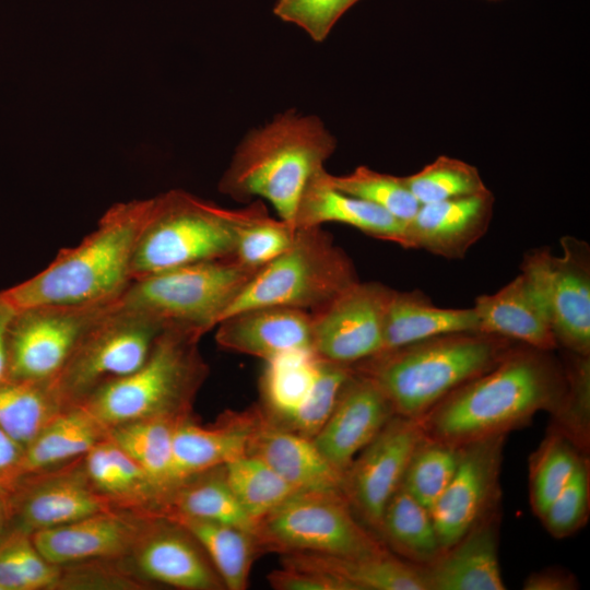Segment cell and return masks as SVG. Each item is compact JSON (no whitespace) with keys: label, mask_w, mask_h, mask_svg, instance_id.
<instances>
[{"label":"cell","mask_w":590,"mask_h":590,"mask_svg":"<svg viewBox=\"0 0 590 590\" xmlns=\"http://www.w3.org/2000/svg\"><path fill=\"white\" fill-rule=\"evenodd\" d=\"M562 256L546 248L524 255L521 272L541 294L557 344L590 354V248L573 236L560 238Z\"/></svg>","instance_id":"obj_13"},{"label":"cell","mask_w":590,"mask_h":590,"mask_svg":"<svg viewBox=\"0 0 590 590\" xmlns=\"http://www.w3.org/2000/svg\"><path fill=\"white\" fill-rule=\"evenodd\" d=\"M156 515L135 509L98 512L31 534L39 553L63 566L93 559L126 558Z\"/></svg>","instance_id":"obj_18"},{"label":"cell","mask_w":590,"mask_h":590,"mask_svg":"<svg viewBox=\"0 0 590 590\" xmlns=\"http://www.w3.org/2000/svg\"><path fill=\"white\" fill-rule=\"evenodd\" d=\"M569 586L568 577L553 571L533 575L524 582L526 589L533 590L567 589Z\"/></svg>","instance_id":"obj_48"},{"label":"cell","mask_w":590,"mask_h":590,"mask_svg":"<svg viewBox=\"0 0 590 590\" xmlns=\"http://www.w3.org/2000/svg\"><path fill=\"white\" fill-rule=\"evenodd\" d=\"M295 231L267 212L241 231L232 256L241 266L259 271L290 248Z\"/></svg>","instance_id":"obj_40"},{"label":"cell","mask_w":590,"mask_h":590,"mask_svg":"<svg viewBox=\"0 0 590 590\" xmlns=\"http://www.w3.org/2000/svg\"><path fill=\"white\" fill-rule=\"evenodd\" d=\"M201 337L189 328L166 327L138 369L105 384L79 404L107 429L134 421L190 417L209 375L199 351Z\"/></svg>","instance_id":"obj_5"},{"label":"cell","mask_w":590,"mask_h":590,"mask_svg":"<svg viewBox=\"0 0 590 590\" xmlns=\"http://www.w3.org/2000/svg\"><path fill=\"white\" fill-rule=\"evenodd\" d=\"M141 579L182 590H224L200 543L180 524L155 516L126 557Z\"/></svg>","instance_id":"obj_19"},{"label":"cell","mask_w":590,"mask_h":590,"mask_svg":"<svg viewBox=\"0 0 590 590\" xmlns=\"http://www.w3.org/2000/svg\"><path fill=\"white\" fill-rule=\"evenodd\" d=\"M337 141L322 120L288 110L251 130L237 145L219 190L233 200H267L293 225L309 179L324 168Z\"/></svg>","instance_id":"obj_2"},{"label":"cell","mask_w":590,"mask_h":590,"mask_svg":"<svg viewBox=\"0 0 590 590\" xmlns=\"http://www.w3.org/2000/svg\"><path fill=\"white\" fill-rule=\"evenodd\" d=\"M107 436L108 429L84 406H67L24 447L19 477L74 461Z\"/></svg>","instance_id":"obj_29"},{"label":"cell","mask_w":590,"mask_h":590,"mask_svg":"<svg viewBox=\"0 0 590 590\" xmlns=\"http://www.w3.org/2000/svg\"><path fill=\"white\" fill-rule=\"evenodd\" d=\"M182 526L202 546L225 589L245 590L253 562L261 555L252 531L209 520L166 517Z\"/></svg>","instance_id":"obj_32"},{"label":"cell","mask_w":590,"mask_h":590,"mask_svg":"<svg viewBox=\"0 0 590 590\" xmlns=\"http://www.w3.org/2000/svg\"><path fill=\"white\" fill-rule=\"evenodd\" d=\"M257 272L233 256L192 263L133 280L117 302L165 328L185 327L203 335Z\"/></svg>","instance_id":"obj_8"},{"label":"cell","mask_w":590,"mask_h":590,"mask_svg":"<svg viewBox=\"0 0 590 590\" xmlns=\"http://www.w3.org/2000/svg\"><path fill=\"white\" fill-rule=\"evenodd\" d=\"M157 514L226 523L252 532L255 529L226 481L224 465L193 474L170 487L162 496Z\"/></svg>","instance_id":"obj_31"},{"label":"cell","mask_w":590,"mask_h":590,"mask_svg":"<svg viewBox=\"0 0 590 590\" xmlns=\"http://www.w3.org/2000/svg\"><path fill=\"white\" fill-rule=\"evenodd\" d=\"M258 415V405H252L243 411H225L211 425H201L192 416L177 422L173 434L169 488L193 474L247 455Z\"/></svg>","instance_id":"obj_22"},{"label":"cell","mask_w":590,"mask_h":590,"mask_svg":"<svg viewBox=\"0 0 590 590\" xmlns=\"http://www.w3.org/2000/svg\"><path fill=\"white\" fill-rule=\"evenodd\" d=\"M164 329L157 320L114 300L50 382L61 403L66 408L79 404L105 384L133 373Z\"/></svg>","instance_id":"obj_10"},{"label":"cell","mask_w":590,"mask_h":590,"mask_svg":"<svg viewBox=\"0 0 590 590\" xmlns=\"http://www.w3.org/2000/svg\"><path fill=\"white\" fill-rule=\"evenodd\" d=\"M23 450L0 428V486L9 487L19 477Z\"/></svg>","instance_id":"obj_46"},{"label":"cell","mask_w":590,"mask_h":590,"mask_svg":"<svg viewBox=\"0 0 590 590\" xmlns=\"http://www.w3.org/2000/svg\"><path fill=\"white\" fill-rule=\"evenodd\" d=\"M358 281L352 259L328 232L321 226L296 228L290 248L255 274L220 322L235 312L263 306L314 312Z\"/></svg>","instance_id":"obj_7"},{"label":"cell","mask_w":590,"mask_h":590,"mask_svg":"<svg viewBox=\"0 0 590 590\" xmlns=\"http://www.w3.org/2000/svg\"><path fill=\"white\" fill-rule=\"evenodd\" d=\"M16 308L0 291V382L8 379V337Z\"/></svg>","instance_id":"obj_47"},{"label":"cell","mask_w":590,"mask_h":590,"mask_svg":"<svg viewBox=\"0 0 590 590\" xmlns=\"http://www.w3.org/2000/svg\"><path fill=\"white\" fill-rule=\"evenodd\" d=\"M472 309L479 332L542 351L558 346L544 300L523 272L496 293L479 295Z\"/></svg>","instance_id":"obj_24"},{"label":"cell","mask_w":590,"mask_h":590,"mask_svg":"<svg viewBox=\"0 0 590 590\" xmlns=\"http://www.w3.org/2000/svg\"><path fill=\"white\" fill-rule=\"evenodd\" d=\"M580 459L563 438L545 445L532 470L531 502L541 517L573 476Z\"/></svg>","instance_id":"obj_41"},{"label":"cell","mask_w":590,"mask_h":590,"mask_svg":"<svg viewBox=\"0 0 590 590\" xmlns=\"http://www.w3.org/2000/svg\"><path fill=\"white\" fill-rule=\"evenodd\" d=\"M329 222L350 225L374 238L403 246L405 222L375 203L338 190L328 181L323 168L307 182L293 226L314 227Z\"/></svg>","instance_id":"obj_26"},{"label":"cell","mask_w":590,"mask_h":590,"mask_svg":"<svg viewBox=\"0 0 590 590\" xmlns=\"http://www.w3.org/2000/svg\"><path fill=\"white\" fill-rule=\"evenodd\" d=\"M10 522L9 492L0 486V536L8 530Z\"/></svg>","instance_id":"obj_49"},{"label":"cell","mask_w":590,"mask_h":590,"mask_svg":"<svg viewBox=\"0 0 590 590\" xmlns=\"http://www.w3.org/2000/svg\"><path fill=\"white\" fill-rule=\"evenodd\" d=\"M404 180L420 204L488 190L475 166L446 155L438 156L421 170L405 176Z\"/></svg>","instance_id":"obj_38"},{"label":"cell","mask_w":590,"mask_h":590,"mask_svg":"<svg viewBox=\"0 0 590 590\" xmlns=\"http://www.w3.org/2000/svg\"><path fill=\"white\" fill-rule=\"evenodd\" d=\"M267 212L262 200L228 209L180 189L149 199L131 263L132 281L231 257L241 231Z\"/></svg>","instance_id":"obj_6"},{"label":"cell","mask_w":590,"mask_h":590,"mask_svg":"<svg viewBox=\"0 0 590 590\" xmlns=\"http://www.w3.org/2000/svg\"><path fill=\"white\" fill-rule=\"evenodd\" d=\"M589 504V473L579 462L573 476L541 516L548 532L557 538L569 535L586 520Z\"/></svg>","instance_id":"obj_43"},{"label":"cell","mask_w":590,"mask_h":590,"mask_svg":"<svg viewBox=\"0 0 590 590\" xmlns=\"http://www.w3.org/2000/svg\"><path fill=\"white\" fill-rule=\"evenodd\" d=\"M503 434L459 446V459L447 487L430 509L444 551L462 539L489 505L496 488Z\"/></svg>","instance_id":"obj_17"},{"label":"cell","mask_w":590,"mask_h":590,"mask_svg":"<svg viewBox=\"0 0 590 590\" xmlns=\"http://www.w3.org/2000/svg\"><path fill=\"white\" fill-rule=\"evenodd\" d=\"M493 204L489 190L421 204L405 222L402 247L422 249L447 259H462L486 233Z\"/></svg>","instance_id":"obj_21"},{"label":"cell","mask_w":590,"mask_h":590,"mask_svg":"<svg viewBox=\"0 0 590 590\" xmlns=\"http://www.w3.org/2000/svg\"><path fill=\"white\" fill-rule=\"evenodd\" d=\"M455 332H479L472 308H441L417 290H394L386 310L382 350Z\"/></svg>","instance_id":"obj_30"},{"label":"cell","mask_w":590,"mask_h":590,"mask_svg":"<svg viewBox=\"0 0 590 590\" xmlns=\"http://www.w3.org/2000/svg\"><path fill=\"white\" fill-rule=\"evenodd\" d=\"M226 481L255 522L297 492L261 459L245 455L224 464Z\"/></svg>","instance_id":"obj_36"},{"label":"cell","mask_w":590,"mask_h":590,"mask_svg":"<svg viewBox=\"0 0 590 590\" xmlns=\"http://www.w3.org/2000/svg\"><path fill=\"white\" fill-rule=\"evenodd\" d=\"M113 302L16 309L8 337V378L51 382Z\"/></svg>","instance_id":"obj_12"},{"label":"cell","mask_w":590,"mask_h":590,"mask_svg":"<svg viewBox=\"0 0 590 590\" xmlns=\"http://www.w3.org/2000/svg\"><path fill=\"white\" fill-rule=\"evenodd\" d=\"M424 570L428 590H504L496 533L477 522Z\"/></svg>","instance_id":"obj_28"},{"label":"cell","mask_w":590,"mask_h":590,"mask_svg":"<svg viewBox=\"0 0 590 590\" xmlns=\"http://www.w3.org/2000/svg\"><path fill=\"white\" fill-rule=\"evenodd\" d=\"M393 292L379 282L358 281L310 312L311 350L321 358L350 366L380 352Z\"/></svg>","instance_id":"obj_16"},{"label":"cell","mask_w":590,"mask_h":590,"mask_svg":"<svg viewBox=\"0 0 590 590\" xmlns=\"http://www.w3.org/2000/svg\"><path fill=\"white\" fill-rule=\"evenodd\" d=\"M566 388V374L550 351L517 343L496 366L432 408L423 426L435 439L460 446L500 435L540 410H557Z\"/></svg>","instance_id":"obj_1"},{"label":"cell","mask_w":590,"mask_h":590,"mask_svg":"<svg viewBox=\"0 0 590 590\" xmlns=\"http://www.w3.org/2000/svg\"><path fill=\"white\" fill-rule=\"evenodd\" d=\"M176 423L160 418L142 420L108 429V438L146 473L156 491L157 506L170 486L172 444Z\"/></svg>","instance_id":"obj_35"},{"label":"cell","mask_w":590,"mask_h":590,"mask_svg":"<svg viewBox=\"0 0 590 590\" xmlns=\"http://www.w3.org/2000/svg\"><path fill=\"white\" fill-rule=\"evenodd\" d=\"M378 536L412 562L429 564L442 552L430 511L400 486L387 503Z\"/></svg>","instance_id":"obj_33"},{"label":"cell","mask_w":590,"mask_h":590,"mask_svg":"<svg viewBox=\"0 0 590 590\" xmlns=\"http://www.w3.org/2000/svg\"><path fill=\"white\" fill-rule=\"evenodd\" d=\"M247 455L261 459L297 491L343 493L344 472L322 455L314 440L273 425L260 408Z\"/></svg>","instance_id":"obj_25"},{"label":"cell","mask_w":590,"mask_h":590,"mask_svg":"<svg viewBox=\"0 0 590 590\" xmlns=\"http://www.w3.org/2000/svg\"><path fill=\"white\" fill-rule=\"evenodd\" d=\"M357 0H278L273 13L304 30L315 42H323L339 19Z\"/></svg>","instance_id":"obj_44"},{"label":"cell","mask_w":590,"mask_h":590,"mask_svg":"<svg viewBox=\"0 0 590 590\" xmlns=\"http://www.w3.org/2000/svg\"><path fill=\"white\" fill-rule=\"evenodd\" d=\"M352 371V366L321 358L311 349L282 353L266 361L258 405L273 425L312 439Z\"/></svg>","instance_id":"obj_11"},{"label":"cell","mask_w":590,"mask_h":590,"mask_svg":"<svg viewBox=\"0 0 590 590\" xmlns=\"http://www.w3.org/2000/svg\"><path fill=\"white\" fill-rule=\"evenodd\" d=\"M393 415L380 388L353 368L329 417L312 440L334 467L345 472Z\"/></svg>","instance_id":"obj_20"},{"label":"cell","mask_w":590,"mask_h":590,"mask_svg":"<svg viewBox=\"0 0 590 590\" xmlns=\"http://www.w3.org/2000/svg\"><path fill=\"white\" fill-rule=\"evenodd\" d=\"M309 311L282 306L245 309L216 324L215 341L225 350L269 361L282 353L311 349Z\"/></svg>","instance_id":"obj_23"},{"label":"cell","mask_w":590,"mask_h":590,"mask_svg":"<svg viewBox=\"0 0 590 590\" xmlns=\"http://www.w3.org/2000/svg\"><path fill=\"white\" fill-rule=\"evenodd\" d=\"M262 553L361 556L386 552L384 542L361 524L337 491H297L257 521Z\"/></svg>","instance_id":"obj_9"},{"label":"cell","mask_w":590,"mask_h":590,"mask_svg":"<svg viewBox=\"0 0 590 590\" xmlns=\"http://www.w3.org/2000/svg\"><path fill=\"white\" fill-rule=\"evenodd\" d=\"M424 429L417 418L394 414L344 472V496L377 536L385 507L401 486Z\"/></svg>","instance_id":"obj_15"},{"label":"cell","mask_w":590,"mask_h":590,"mask_svg":"<svg viewBox=\"0 0 590 590\" xmlns=\"http://www.w3.org/2000/svg\"><path fill=\"white\" fill-rule=\"evenodd\" d=\"M63 409L48 381L8 378L0 382V428L22 447Z\"/></svg>","instance_id":"obj_34"},{"label":"cell","mask_w":590,"mask_h":590,"mask_svg":"<svg viewBox=\"0 0 590 590\" xmlns=\"http://www.w3.org/2000/svg\"><path fill=\"white\" fill-rule=\"evenodd\" d=\"M150 583L135 575L123 560L93 559L60 566L55 589L139 590Z\"/></svg>","instance_id":"obj_42"},{"label":"cell","mask_w":590,"mask_h":590,"mask_svg":"<svg viewBox=\"0 0 590 590\" xmlns=\"http://www.w3.org/2000/svg\"><path fill=\"white\" fill-rule=\"evenodd\" d=\"M275 590H347L339 580L322 573L281 565L267 576Z\"/></svg>","instance_id":"obj_45"},{"label":"cell","mask_w":590,"mask_h":590,"mask_svg":"<svg viewBox=\"0 0 590 590\" xmlns=\"http://www.w3.org/2000/svg\"><path fill=\"white\" fill-rule=\"evenodd\" d=\"M8 488V529L32 534L114 509L127 508L118 499L94 487L84 472L82 458L60 470L27 474Z\"/></svg>","instance_id":"obj_14"},{"label":"cell","mask_w":590,"mask_h":590,"mask_svg":"<svg viewBox=\"0 0 590 590\" xmlns=\"http://www.w3.org/2000/svg\"><path fill=\"white\" fill-rule=\"evenodd\" d=\"M459 449V446L423 437L409 461L401 486L429 511L455 473Z\"/></svg>","instance_id":"obj_37"},{"label":"cell","mask_w":590,"mask_h":590,"mask_svg":"<svg viewBox=\"0 0 590 590\" xmlns=\"http://www.w3.org/2000/svg\"><path fill=\"white\" fill-rule=\"evenodd\" d=\"M327 179L338 190L375 203L403 222L412 219L421 205L404 177L380 173L368 166H358L340 176L327 172Z\"/></svg>","instance_id":"obj_39"},{"label":"cell","mask_w":590,"mask_h":590,"mask_svg":"<svg viewBox=\"0 0 590 590\" xmlns=\"http://www.w3.org/2000/svg\"><path fill=\"white\" fill-rule=\"evenodd\" d=\"M149 199L117 203L78 245L59 251L32 278L3 290L16 308L91 305L117 299L132 282L131 263Z\"/></svg>","instance_id":"obj_3"},{"label":"cell","mask_w":590,"mask_h":590,"mask_svg":"<svg viewBox=\"0 0 590 590\" xmlns=\"http://www.w3.org/2000/svg\"><path fill=\"white\" fill-rule=\"evenodd\" d=\"M517 343L482 332L446 333L382 350L351 366L380 388L394 414L418 418L496 366Z\"/></svg>","instance_id":"obj_4"},{"label":"cell","mask_w":590,"mask_h":590,"mask_svg":"<svg viewBox=\"0 0 590 590\" xmlns=\"http://www.w3.org/2000/svg\"><path fill=\"white\" fill-rule=\"evenodd\" d=\"M281 565L326 574L347 590H428L422 568L388 551L361 556L291 553L281 555Z\"/></svg>","instance_id":"obj_27"},{"label":"cell","mask_w":590,"mask_h":590,"mask_svg":"<svg viewBox=\"0 0 590 590\" xmlns=\"http://www.w3.org/2000/svg\"><path fill=\"white\" fill-rule=\"evenodd\" d=\"M358 1V0H357Z\"/></svg>","instance_id":"obj_50"}]
</instances>
